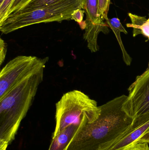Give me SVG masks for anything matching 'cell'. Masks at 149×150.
Wrapping results in <instances>:
<instances>
[{
  "label": "cell",
  "instance_id": "1",
  "mask_svg": "<svg viewBox=\"0 0 149 150\" xmlns=\"http://www.w3.org/2000/svg\"><path fill=\"white\" fill-rule=\"evenodd\" d=\"M127 98L121 95L100 106L95 120L84 119L65 150H108L134 121L122 108Z\"/></svg>",
  "mask_w": 149,
  "mask_h": 150
},
{
  "label": "cell",
  "instance_id": "2",
  "mask_svg": "<svg viewBox=\"0 0 149 150\" xmlns=\"http://www.w3.org/2000/svg\"><path fill=\"white\" fill-rule=\"evenodd\" d=\"M44 69L16 84L0 98V144L8 145L15 139L43 82Z\"/></svg>",
  "mask_w": 149,
  "mask_h": 150
},
{
  "label": "cell",
  "instance_id": "3",
  "mask_svg": "<svg viewBox=\"0 0 149 150\" xmlns=\"http://www.w3.org/2000/svg\"><path fill=\"white\" fill-rule=\"evenodd\" d=\"M78 8L84 9L83 0H64L30 11L10 15L0 23V30L6 34L36 24L70 20L73 11Z\"/></svg>",
  "mask_w": 149,
  "mask_h": 150
},
{
  "label": "cell",
  "instance_id": "4",
  "mask_svg": "<svg viewBox=\"0 0 149 150\" xmlns=\"http://www.w3.org/2000/svg\"><path fill=\"white\" fill-rule=\"evenodd\" d=\"M56 127L52 137L71 125H80L87 117L95 120L101 112L95 100L78 90L64 93L56 103Z\"/></svg>",
  "mask_w": 149,
  "mask_h": 150
},
{
  "label": "cell",
  "instance_id": "5",
  "mask_svg": "<svg viewBox=\"0 0 149 150\" xmlns=\"http://www.w3.org/2000/svg\"><path fill=\"white\" fill-rule=\"evenodd\" d=\"M48 57L20 55L10 61L0 74V98L21 81L45 68Z\"/></svg>",
  "mask_w": 149,
  "mask_h": 150
},
{
  "label": "cell",
  "instance_id": "6",
  "mask_svg": "<svg viewBox=\"0 0 149 150\" xmlns=\"http://www.w3.org/2000/svg\"><path fill=\"white\" fill-rule=\"evenodd\" d=\"M123 110L131 117L149 112V68L129 86Z\"/></svg>",
  "mask_w": 149,
  "mask_h": 150
},
{
  "label": "cell",
  "instance_id": "7",
  "mask_svg": "<svg viewBox=\"0 0 149 150\" xmlns=\"http://www.w3.org/2000/svg\"><path fill=\"white\" fill-rule=\"evenodd\" d=\"M149 130V112L134 117L127 131L108 150H126Z\"/></svg>",
  "mask_w": 149,
  "mask_h": 150
},
{
  "label": "cell",
  "instance_id": "8",
  "mask_svg": "<svg viewBox=\"0 0 149 150\" xmlns=\"http://www.w3.org/2000/svg\"><path fill=\"white\" fill-rule=\"evenodd\" d=\"M86 26L85 28L84 39L87 42V47L92 52H96L99 49L98 44V37L100 33L105 34L109 33L108 26L104 22L100 24H94L91 21L85 20Z\"/></svg>",
  "mask_w": 149,
  "mask_h": 150
},
{
  "label": "cell",
  "instance_id": "9",
  "mask_svg": "<svg viewBox=\"0 0 149 150\" xmlns=\"http://www.w3.org/2000/svg\"><path fill=\"white\" fill-rule=\"evenodd\" d=\"M80 125H72L54 137L48 150H65L73 138Z\"/></svg>",
  "mask_w": 149,
  "mask_h": 150
},
{
  "label": "cell",
  "instance_id": "10",
  "mask_svg": "<svg viewBox=\"0 0 149 150\" xmlns=\"http://www.w3.org/2000/svg\"><path fill=\"white\" fill-rule=\"evenodd\" d=\"M107 24L108 27L111 28V30L114 33L116 37V39L118 40V43L120 45V47L121 49L122 53V57L123 61L125 64L127 66H130L132 63V59L130 55L128 54L123 45L121 38L120 33H123L125 34H127V32L126 30L123 25L121 23L120 21L118 18H108L106 20Z\"/></svg>",
  "mask_w": 149,
  "mask_h": 150
},
{
  "label": "cell",
  "instance_id": "11",
  "mask_svg": "<svg viewBox=\"0 0 149 150\" xmlns=\"http://www.w3.org/2000/svg\"><path fill=\"white\" fill-rule=\"evenodd\" d=\"M129 16L131 19V23L127 24V26L133 28V36L136 37L142 34L149 39V19L145 17L129 13Z\"/></svg>",
  "mask_w": 149,
  "mask_h": 150
},
{
  "label": "cell",
  "instance_id": "12",
  "mask_svg": "<svg viewBox=\"0 0 149 150\" xmlns=\"http://www.w3.org/2000/svg\"><path fill=\"white\" fill-rule=\"evenodd\" d=\"M84 9L86 15L87 21L94 24H100L104 22L99 14L98 0H83Z\"/></svg>",
  "mask_w": 149,
  "mask_h": 150
},
{
  "label": "cell",
  "instance_id": "13",
  "mask_svg": "<svg viewBox=\"0 0 149 150\" xmlns=\"http://www.w3.org/2000/svg\"><path fill=\"white\" fill-rule=\"evenodd\" d=\"M64 1V0H31L18 12L15 14L30 11L38 8L56 4Z\"/></svg>",
  "mask_w": 149,
  "mask_h": 150
},
{
  "label": "cell",
  "instance_id": "14",
  "mask_svg": "<svg viewBox=\"0 0 149 150\" xmlns=\"http://www.w3.org/2000/svg\"><path fill=\"white\" fill-rule=\"evenodd\" d=\"M84 13L85 11L82 10V9H77L73 12L71 19L77 22L82 30H85L86 26L85 21H83Z\"/></svg>",
  "mask_w": 149,
  "mask_h": 150
},
{
  "label": "cell",
  "instance_id": "15",
  "mask_svg": "<svg viewBox=\"0 0 149 150\" xmlns=\"http://www.w3.org/2000/svg\"><path fill=\"white\" fill-rule=\"evenodd\" d=\"M110 0H98L99 14L104 20L107 19Z\"/></svg>",
  "mask_w": 149,
  "mask_h": 150
},
{
  "label": "cell",
  "instance_id": "16",
  "mask_svg": "<svg viewBox=\"0 0 149 150\" xmlns=\"http://www.w3.org/2000/svg\"><path fill=\"white\" fill-rule=\"evenodd\" d=\"M14 0H4L0 5V23H2L7 17L9 10Z\"/></svg>",
  "mask_w": 149,
  "mask_h": 150
},
{
  "label": "cell",
  "instance_id": "17",
  "mask_svg": "<svg viewBox=\"0 0 149 150\" xmlns=\"http://www.w3.org/2000/svg\"><path fill=\"white\" fill-rule=\"evenodd\" d=\"M30 1L31 0H14L8 12L7 17L10 15L15 14L18 12Z\"/></svg>",
  "mask_w": 149,
  "mask_h": 150
},
{
  "label": "cell",
  "instance_id": "18",
  "mask_svg": "<svg viewBox=\"0 0 149 150\" xmlns=\"http://www.w3.org/2000/svg\"><path fill=\"white\" fill-rule=\"evenodd\" d=\"M7 52V45L2 38L0 39V65L4 62Z\"/></svg>",
  "mask_w": 149,
  "mask_h": 150
},
{
  "label": "cell",
  "instance_id": "19",
  "mask_svg": "<svg viewBox=\"0 0 149 150\" xmlns=\"http://www.w3.org/2000/svg\"><path fill=\"white\" fill-rule=\"evenodd\" d=\"M126 150H149V146L147 143H137Z\"/></svg>",
  "mask_w": 149,
  "mask_h": 150
},
{
  "label": "cell",
  "instance_id": "20",
  "mask_svg": "<svg viewBox=\"0 0 149 150\" xmlns=\"http://www.w3.org/2000/svg\"><path fill=\"white\" fill-rule=\"evenodd\" d=\"M137 143H149V130L148 132L145 133L138 141L136 142Z\"/></svg>",
  "mask_w": 149,
  "mask_h": 150
},
{
  "label": "cell",
  "instance_id": "21",
  "mask_svg": "<svg viewBox=\"0 0 149 150\" xmlns=\"http://www.w3.org/2000/svg\"><path fill=\"white\" fill-rule=\"evenodd\" d=\"M4 0H0V5L1 4H2L3 3V1H4Z\"/></svg>",
  "mask_w": 149,
  "mask_h": 150
},
{
  "label": "cell",
  "instance_id": "22",
  "mask_svg": "<svg viewBox=\"0 0 149 150\" xmlns=\"http://www.w3.org/2000/svg\"></svg>",
  "mask_w": 149,
  "mask_h": 150
}]
</instances>
